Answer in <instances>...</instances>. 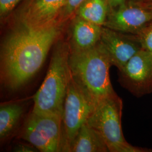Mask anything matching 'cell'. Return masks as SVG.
Returning a JSON list of instances; mask_svg holds the SVG:
<instances>
[{
	"instance_id": "cell-1",
	"label": "cell",
	"mask_w": 152,
	"mask_h": 152,
	"mask_svg": "<svg viewBox=\"0 0 152 152\" xmlns=\"http://www.w3.org/2000/svg\"><path fill=\"white\" fill-rule=\"evenodd\" d=\"M64 26L33 28L15 24L1 45L2 85L12 91L24 86L44 64L49 51L61 37Z\"/></svg>"
},
{
	"instance_id": "cell-2",
	"label": "cell",
	"mask_w": 152,
	"mask_h": 152,
	"mask_svg": "<svg viewBox=\"0 0 152 152\" xmlns=\"http://www.w3.org/2000/svg\"><path fill=\"white\" fill-rule=\"evenodd\" d=\"M70 48L61 37L55 44L46 76L33 97V112L63 116L71 76Z\"/></svg>"
},
{
	"instance_id": "cell-3",
	"label": "cell",
	"mask_w": 152,
	"mask_h": 152,
	"mask_svg": "<svg viewBox=\"0 0 152 152\" xmlns=\"http://www.w3.org/2000/svg\"><path fill=\"white\" fill-rule=\"evenodd\" d=\"M69 65L74 79L96 103L115 93L109 76L112 65L100 41L87 50L70 52Z\"/></svg>"
},
{
	"instance_id": "cell-4",
	"label": "cell",
	"mask_w": 152,
	"mask_h": 152,
	"mask_svg": "<svg viewBox=\"0 0 152 152\" xmlns=\"http://www.w3.org/2000/svg\"><path fill=\"white\" fill-rule=\"evenodd\" d=\"M123 102L116 93L98 102L86 122L103 136L110 152H152V149L135 147L126 140L121 118Z\"/></svg>"
},
{
	"instance_id": "cell-5",
	"label": "cell",
	"mask_w": 152,
	"mask_h": 152,
	"mask_svg": "<svg viewBox=\"0 0 152 152\" xmlns=\"http://www.w3.org/2000/svg\"><path fill=\"white\" fill-rule=\"evenodd\" d=\"M96 104L76 82L71 72L62 116L63 152H70L77 132L86 122Z\"/></svg>"
},
{
	"instance_id": "cell-6",
	"label": "cell",
	"mask_w": 152,
	"mask_h": 152,
	"mask_svg": "<svg viewBox=\"0 0 152 152\" xmlns=\"http://www.w3.org/2000/svg\"><path fill=\"white\" fill-rule=\"evenodd\" d=\"M19 137L39 152H63L62 117L32 111L22 127Z\"/></svg>"
},
{
	"instance_id": "cell-7",
	"label": "cell",
	"mask_w": 152,
	"mask_h": 152,
	"mask_svg": "<svg viewBox=\"0 0 152 152\" xmlns=\"http://www.w3.org/2000/svg\"><path fill=\"white\" fill-rule=\"evenodd\" d=\"M120 84L132 95L140 97L152 92V54L142 49L119 71Z\"/></svg>"
},
{
	"instance_id": "cell-8",
	"label": "cell",
	"mask_w": 152,
	"mask_h": 152,
	"mask_svg": "<svg viewBox=\"0 0 152 152\" xmlns=\"http://www.w3.org/2000/svg\"><path fill=\"white\" fill-rule=\"evenodd\" d=\"M65 2L66 0H27L17 15L15 24L40 28L60 23V14Z\"/></svg>"
},
{
	"instance_id": "cell-9",
	"label": "cell",
	"mask_w": 152,
	"mask_h": 152,
	"mask_svg": "<svg viewBox=\"0 0 152 152\" xmlns=\"http://www.w3.org/2000/svg\"><path fill=\"white\" fill-rule=\"evenodd\" d=\"M152 21V11L132 1L109 11L103 27L120 32L137 34Z\"/></svg>"
},
{
	"instance_id": "cell-10",
	"label": "cell",
	"mask_w": 152,
	"mask_h": 152,
	"mask_svg": "<svg viewBox=\"0 0 152 152\" xmlns=\"http://www.w3.org/2000/svg\"><path fill=\"white\" fill-rule=\"evenodd\" d=\"M100 42L108 55L112 65L119 71L142 49L135 34L120 32L105 27L102 28Z\"/></svg>"
},
{
	"instance_id": "cell-11",
	"label": "cell",
	"mask_w": 152,
	"mask_h": 152,
	"mask_svg": "<svg viewBox=\"0 0 152 152\" xmlns=\"http://www.w3.org/2000/svg\"><path fill=\"white\" fill-rule=\"evenodd\" d=\"M68 42L70 52H80L91 49L100 40L103 26L75 16L72 19Z\"/></svg>"
},
{
	"instance_id": "cell-12",
	"label": "cell",
	"mask_w": 152,
	"mask_h": 152,
	"mask_svg": "<svg viewBox=\"0 0 152 152\" xmlns=\"http://www.w3.org/2000/svg\"><path fill=\"white\" fill-rule=\"evenodd\" d=\"M103 136L85 122L77 132L71 145L70 152H108Z\"/></svg>"
},
{
	"instance_id": "cell-13",
	"label": "cell",
	"mask_w": 152,
	"mask_h": 152,
	"mask_svg": "<svg viewBox=\"0 0 152 152\" xmlns=\"http://www.w3.org/2000/svg\"><path fill=\"white\" fill-rule=\"evenodd\" d=\"M24 110V105L20 102H11L1 104L0 140L1 142L5 141L16 131Z\"/></svg>"
},
{
	"instance_id": "cell-14",
	"label": "cell",
	"mask_w": 152,
	"mask_h": 152,
	"mask_svg": "<svg viewBox=\"0 0 152 152\" xmlns=\"http://www.w3.org/2000/svg\"><path fill=\"white\" fill-rule=\"evenodd\" d=\"M109 10L108 0H86L75 16L103 27Z\"/></svg>"
},
{
	"instance_id": "cell-15",
	"label": "cell",
	"mask_w": 152,
	"mask_h": 152,
	"mask_svg": "<svg viewBox=\"0 0 152 152\" xmlns=\"http://www.w3.org/2000/svg\"><path fill=\"white\" fill-rule=\"evenodd\" d=\"M86 0H66L65 5L60 14L59 22L65 24L76 15V12Z\"/></svg>"
},
{
	"instance_id": "cell-16",
	"label": "cell",
	"mask_w": 152,
	"mask_h": 152,
	"mask_svg": "<svg viewBox=\"0 0 152 152\" xmlns=\"http://www.w3.org/2000/svg\"><path fill=\"white\" fill-rule=\"evenodd\" d=\"M135 35L141 44L142 48L147 50L152 54V21Z\"/></svg>"
},
{
	"instance_id": "cell-17",
	"label": "cell",
	"mask_w": 152,
	"mask_h": 152,
	"mask_svg": "<svg viewBox=\"0 0 152 152\" xmlns=\"http://www.w3.org/2000/svg\"><path fill=\"white\" fill-rule=\"evenodd\" d=\"M21 0H0V16L1 19L8 15Z\"/></svg>"
},
{
	"instance_id": "cell-18",
	"label": "cell",
	"mask_w": 152,
	"mask_h": 152,
	"mask_svg": "<svg viewBox=\"0 0 152 152\" xmlns=\"http://www.w3.org/2000/svg\"><path fill=\"white\" fill-rule=\"evenodd\" d=\"M13 151L16 152H39L38 149L32 144L28 143H18L13 148Z\"/></svg>"
},
{
	"instance_id": "cell-19",
	"label": "cell",
	"mask_w": 152,
	"mask_h": 152,
	"mask_svg": "<svg viewBox=\"0 0 152 152\" xmlns=\"http://www.w3.org/2000/svg\"><path fill=\"white\" fill-rule=\"evenodd\" d=\"M137 5L140 6L152 11V0H137L131 1Z\"/></svg>"
},
{
	"instance_id": "cell-20",
	"label": "cell",
	"mask_w": 152,
	"mask_h": 152,
	"mask_svg": "<svg viewBox=\"0 0 152 152\" xmlns=\"http://www.w3.org/2000/svg\"><path fill=\"white\" fill-rule=\"evenodd\" d=\"M110 10L117 8L126 2V0H108Z\"/></svg>"
},
{
	"instance_id": "cell-21",
	"label": "cell",
	"mask_w": 152,
	"mask_h": 152,
	"mask_svg": "<svg viewBox=\"0 0 152 152\" xmlns=\"http://www.w3.org/2000/svg\"><path fill=\"white\" fill-rule=\"evenodd\" d=\"M132 1H137V0H132Z\"/></svg>"
}]
</instances>
